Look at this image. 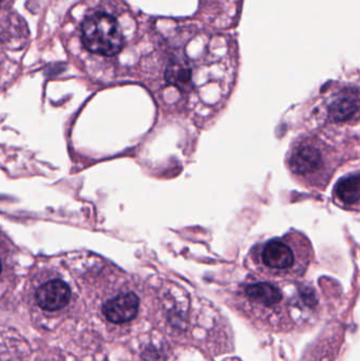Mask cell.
I'll return each mask as SVG.
<instances>
[{"label": "cell", "instance_id": "6da1fadb", "mask_svg": "<svg viewBox=\"0 0 360 361\" xmlns=\"http://www.w3.org/2000/svg\"><path fill=\"white\" fill-rule=\"evenodd\" d=\"M314 258L311 242L298 231L258 244L251 259L262 277L274 281L292 282L304 277Z\"/></svg>", "mask_w": 360, "mask_h": 361}, {"label": "cell", "instance_id": "9c48e42d", "mask_svg": "<svg viewBox=\"0 0 360 361\" xmlns=\"http://www.w3.org/2000/svg\"><path fill=\"white\" fill-rule=\"evenodd\" d=\"M355 209H357V210L360 209V200H359V204H357L356 208H355Z\"/></svg>", "mask_w": 360, "mask_h": 361}, {"label": "cell", "instance_id": "277c9868", "mask_svg": "<svg viewBox=\"0 0 360 361\" xmlns=\"http://www.w3.org/2000/svg\"><path fill=\"white\" fill-rule=\"evenodd\" d=\"M82 42L87 50L104 56H114L124 47L118 21L104 12L93 13L82 21Z\"/></svg>", "mask_w": 360, "mask_h": 361}, {"label": "cell", "instance_id": "5b68a950", "mask_svg": "<svg viewBox=\"0 0 360 361\" xmlns=\"http://www.w3.org/2000/svg\"><path fill=\"white\" fill-rule=\"evenodd\" d=\"M325 121L330 124H350L360 118V90L351 86L335 88L325 99Z\"/></svg>", "mask_w": 360, "mask_h": 361}, {"label": "cell", "instance_id": "52a82bcc", "mask_svg": "<svg viewBox=\"0 0 360 361\" xmlns=\"http://www.w3.org/2000/svg\"><path fill=\"white\" fill-rule=\"evenodd\" d=\"M35 299L40 309L48 312L59 311L69 303L71 290L63 280H51L37 288Z\"/></svg>", "mask_w": 360, "mask_h": 361}, {"label": "cell", "instance_id": "7a4b0ae2", "mask_svg": "<svg viewBox=\"0 0 360 361\" xmlns=\"http://www.w3.org/2000/svg\"><path fill=\"white\" fill-rule=\"evenodd\" d=\"M241 296L249 317L262 331L287 333L297 326L293 316L296 305L283 292L279 281L263 277L254 280L242 286Z\"/></svg>", "mask_w": 360, "mask_h": 361}, {"label": "cell", "instance_id": "3957f363", "mask_svg": "<svg viewBox=\"0 0 360 361\" xmlns=\"http://www.w3.org/2000/svg\"><path fill=\"white\" fill-rule=\"evenodd\" d=\"M333 148L323 140L306 137L298 139L290 150L287 166L306 186L323 189L336 169Z\"/></svg>", "mask_w": 360, "mask_h": 361}, {"label": "cell", "instance_id": "ba28073f", "mask_svg": "<svg viewBox=\"0 0 360 361\" xmlns=\"http://www.w3.org/2000/svg\"><path fill=\"white\" fill-rule=\"evenodd\" d=\"M165 78L169 84L178 87L182 91L192 89V68L185 55L175 53L169 59Z\"/></svg>", "mask_w": 360, "mask_h": 361}, {"label": "cell", "instance_id": "8992f818", "mask_svg": "<svg viewBox=\"0 0 360 361\" xmlns=\"http://www.w3.org/2000/svg\"><path fill=\"white\" fill-rule=\"evenodd\" d=\"M139 307V299L135 293H123L104 305L103 314L108 322L123 324L137 317Z\"/></svg>", "mask_w": 360, "mask_h": 361}]
</instances>
